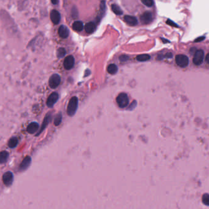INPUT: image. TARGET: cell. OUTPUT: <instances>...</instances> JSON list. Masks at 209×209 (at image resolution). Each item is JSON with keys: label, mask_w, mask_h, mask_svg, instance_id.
Instances as JSON below:
<instances>
[{"label": "cell", "mask_w": 209, "mask_h": 209, "mask_svg": "<svg viewBox=\"0 0 209 209\" xmlns=\"http://www.w3.org/2000/svg\"><path fill=\"white\" fill-rule=\"evenodd\" d=\"M78 98L76 96H73L69 100L67 107V114L69 116L72 117L76 114L78 107Z\"/></svg>", "instance_id": "cell-1"}, {"label": "cell", "mask_w": 209, "mask_h": 209, "mask_svg": "<svg viewBox=\"0 0 209 209\" xmlns=\"http://www.w3.org/2000/svg\"><path fill=\"white\" fill-rule=\"evenodd\" d=\"M117 102L119 107L121 108H124L128 105L129 98L128 95L125 93H121L119 94L117 97Z\"/></svg>", "instance_id": "cell-2"}, {"label": "cell", "mask_w": 209, "mask_h": 209, "mask_svg": "<svg viewBox=\"0 0 209 209\" xmlns=\"http://www.w3.org/2000/svg\"><path fill=\"white\" fill-rule=\"evenodd\" d=\"M177 64L181 67H186L189 64V59L188 57L184 55H178L176 57Z\"/></svg>", "instance_id": "cell-3"}, {"label": "cell", "mask_w": 209, "mask_h": 209, "mask_svg": "<svg viewBox=\"0 0 209 209\" xmlns=\"http://www.w3.org/2000/svg\"><path fill=\"white\" fill-rule=\"evenodd\" d=\"M60 82H61L60 76L57 74H54L50 77L49 80H48V84H49L50 87L52 89H54L60 85Z\"/></svg>", "instance_id": "cell-4"}, {"label": "cell", "mask_w": 209, "mask_h": 209, "mask_svg": "<svg viewBox=\"0 0 209 209\" xmlns=\"http://www.w3.org/2000/svg\"><path fill=\"white\" fill-rule=\"evenodd\" d=\"M3 182L6 186H9L14 182V175L12 172L8 171L4 173L3 176Z\"/></svg>", "instance_id": "cell-5"}, {"label": "cell", "mask_w": 209, "mask_h": 209, "mask_svg": "<svg viewBox=\"0 0 209 209\" xmlns=\"http://www.w3.org/2000/svg\"><path fill=\"white\" fill-rule=\"evenodd\" d=\"M204 52L202 50H199L195 52L193 57V63L196 65L198 66L201 64L204 60Z\"/></svg>", "instance_id": "cell-6"}, {"label": "cell", "mask_w": 209, "mask_h": 209, "mask_svg": "<svg viewBox=\"0 0 209 209\" xmlns=\"http://www.w3.org/2000/svg\"><path fill=\"white\" fill-rule=\"evenodd\" d=\"M59 98L58 94L56 92H54L51 94L48 97L47 100V106L48 107H52L54 104L57 102Z\"/></svg>", "instance_id": "cell-7"}, {"label": "cell", "mask_w": 209, "mask_h": 209, "mask_svg": "<svg viewBox=\"0 0 209 209\" xmlns=\"http://www.w3.org/2000/svg\"><path fill=\"white\" fill-rule=\"evenodd\" d=\"M140 19L143 24H149L153 20V14L150 12H145L141 15Z\"/></svg>", "instance_id": "cell-8"}, {"label": "cell", "mask_w": 209, "mask_h": 209, "mask_svg": "<svg viewBox=\"0 0 209 209\" xmlns=\"http://www.w3.org/2000/svg\"><path fill=\"white\" fill-rule=\"evenodd\" d=\"M74 63H75L74 58L73 56L70 55V56H68V57H67L65 59H64V63H63V65H64V68H65L66 70H70L74 67Z\"/></svg>", "instance_id": "cell-9"}, {"label": "cell", "mask_w": 209, "mask_h": 209, "mask_svg": "<svg viewBox=\"0 0 209 209\" xmlns=\"http://www.w3.org/2000/svg\"><path fill=\"white\" fill-rule=\"evenodd\" d=\"M31 163V158L29 156H26L23 159L22 161L21 164H20L19 166V170L20 171H24L26 170L30 166Z\"/></svg>", "instance_id": "cell-10"}, {"label": "cell", "mask_w": 209, "mask_h": 209, "mask_svg": "<svg viewBox=\"0 0 209 209\" xmlns=\"http://www.w3.org/2000/svg\"><path fill=\"white\" fill-rule=\"evenodd\" d=\"M50 19L54 24H58L61 19V15L59 12L57 10H52L50 12Z\"/></svg>", "instance_id": "cell-11"}, {"label": "cell", "mask_w": 209, "mask_h": 209, "mask_svg": "<svg viewBox=\"0 0 209 209\" xmlns=\"http://www.w3.org/2000/svg\"><path fill=\"white\" fill-rule=\"evenodd\" d=\"M58 34L61 38L65 39L69 36V31L66 26L61 25L58 29Z\"/></svg>", "instance_id": "cell-12"}, {"label": "cell", "mask_w": 209, "mask_h": 209, "mask_svg": "<svg viewBox=\"0 0 209 209\" xmlns=\"http://www.w3.org/2000/svg\"><path fill=\"white\" fill-rule=\"evenodd\" d=\"M39 129V124L36 122H32L30 124L28 125L26 131L29 134H34L35 132L38 131Z\"/></svg>", "instance_id": "cell-13"}, {"label": "cell", "mask_w": 209, "mask_h": 209, "mask_svg": "<svg viewBox=\"0 0 209 209\" xmlns=\"http://www.w3.org/2000/svg\"><path fill=\"white\" fill-rule=\"evenodd\" d=\"M124 20L125 22L130 26H135L138 23L137 19L133 16L125 15L124 17Z\"/></svg>", "instance_id": "cell-14"}, {"label": "cell", "mask_w": 209, "mask_h": 209, "mask_svg": "<svg viewBox=\"0 0 209 209\" xmlns=\"http://www.w3.org/2000/svg\"><path fill=\"white\" fill-rule=\"evenodd\" d=\"M96 25L93 22H89L85 24V29L88 34H92L96 30Z\"/></svg>", "instance_id": "cell-15"}, {"label": "cell", "mask_w": 209, "mask_h": 209, "mask_svg": "<svg viewBox=\"0 0 209 209\" xmlns=\"http://www.w3.org/2000/svg\"><path fill=\"white\" fill-rule=\"evenodd\" d=\"M83 28V24L82 22L76 21L73 24V29L76 31L80 32Z\"/></svg>", "instance_id": "cell-16"}, {"label": "cell", "mask_w": 209, "mask_h": 209, "mask_svg": "<svg viewBox=\"0 0 209 209\" xmlns=\"http://www.w3.org/2000/svg\"><path fill=\"white\" fill-rule=\"evenodd\" d=\"M51 120V116L50 115H46V117H45V118L44 119V121L43 123H42V126H41V128L40 129V131H39L38 134H37L36 136H38V135L39 134H41V132L43 131V130L44 129L46 128V126H47L48 122H50V120Z\"/></svg>", "instance_id": "cell-17"}, {"label": "cell", "mask_w": 209, "mask_h": 209, "mask_svg": "<svg viewBox=\"0 0 209 209\" xmlns=\"http://www.w3.org/2000/svg\"><path fill=\"white\" fill-rule=\"evenodd\" d=\"M9 158V153L6 151H2L0 153V163L4 164L7 161Z\"/></svg>", "instance_id": "cell-18"}, {"label": "cell", "mask_w": 209, "mask_h": 209, "mask_svg": "<svg viewBox=\"0 0 209 209\" xmlns=\"http://www.w3.org/2000/svg\"><path fill=\"white\" fill-rule=\"evenodd\" d=\"M118 71V67L115 64H110L107 67V72L110 74H115Z\"/></svg>", "instance_id": "cell-19"}, {"label": "cell", "mask_w": 209, "mask_h": 209, "mask_svg": "<svg viewBox=\"0 0 209 209\" xmlns=\"http://www.w3.org/2000/svg\"><path fill=\"white\" fill-rule=\"evenodd\" d=\"M111 9L112 11H113V12L114 14H115L116 15H120L123 14V11L121 9L120 7L118 6L117 5V4H112L111 6Z\"/></svg>", "instance_id": "cell-20"}, {"label": "cell", "mask_w": 209, "mask_h": 209, "mask_svg": "<svg viewBox=\"0 0 209 209\" xmlns=\"http://www.w3.org/2000/svg\"><path fill=\"white\" fill-rule=\"evenodd\" d=\"M18 143H19L18 139H17V137H14L11 138L9 141L8 145L10 148H15V147L17 146Z\"/></svg>", "instance_id": "cell-21"}, {"label": "cell", "mask_w": 209, "mask_h": 209, "mask_svg": "<svg viewBox=\"0 0 209 209\" xmlns=\"http://www.w3.org/2000/svg\"><path fill=\"white\" fill-rule=\"evenodd\" d=\"M150 56L148 54H142V55H138L136 57V59L139 61H147L150 59Z\"/></svg>", "instance_id": "cell-22"}, {"label": "cell", "mask_w": 209, "mask_h": 209, "mask_svg": "<svg viewBox=\"0 0 209 209\" xmlns=\"http://www.w3.org/2000/svg\"><path fill=\"white\" fill-rule=\"evenodd\" d=\"M61 120H62V114H61V112H60L56 115L55 119H54V125H55V126H57L60 125V123H61Z\"/></svg>", "instance_id": "cell-23"}, {"label": "cell", "mask_w": 209, "mask_h": 209, "mask_svg": "<svg viewBox=\"0 0 209 209\" xmlns=\"http://www.w3.org/2000/svg\"><path fill=\"white\" fill-rule=\"evenodd\" d=\"M66 50L64 49V48H59L58 49V50H57V57L58 58H63V57H64V56L66 55Z\"/></svg>", "instance_id": "cell-24"}, {"label": "cell", "mask_w": 209, "mask_h": 209, "mask_svg": "<svg viewBox=\"0 0 209 209\" xmlns=\"http://www.w3.org/2000/svg\"><path fill=\"white\" fill-rule=\"evenodd\" d=\"M202 202L205 205L209 206V195L208 194H204L202 196Z\"/></svg>", "instance_id": "cell-25"}, {"label": "cell", "mask_w": 209, "mask_h": 209, "mask_svg": "<svg viewBox=\"0 0 209 209\" xmlns=\"http://www.w3.org/2000/svg\"><path fill=\"white\" fill-rule=\"evenodd\" d=\"M141 1L147 7H151L153 5V0H141Z\"/></svg>", "instance_id": "cell-26"}, {"label": "cell", "mask_w": 209, "mask_h": 209, "mask_svg": "<svg viewBox=\"0 0 209 209\" xmlns=\"http://www.w3.org/2000/svg\"><path fill=\"white\" fill-rule=\"evenodd\" d=\"M119 59H120V61H121V62H125V61H126L127 60H128L129 57L126 55H122L119 57Z\"/></svg>", "instance_id": "cell-27"}, {"label": "cell", "mask_w": 209, "mask_h": 209, "mask_svg": "<svg viewBox=\"0 0 209 209\" xmlns=\"http://www.w3.org/2000/svg\"><path fill=\"white\" fill-rule=\"evenodd\" d=\"M166 23H167V25H170V26H174V27H178L176 23H174V22H173V21H172L171 20H169V19H168V20H167V22H166Z\"/></svg>", "instance_id": "cell-28"}, {"label": "cell", "mask_w": 209, "mask_h": 209, "mask_svg": "<svg viewBox=\"0 0 209 209\" xmlns=\"http://www.w3.org/2000/svg\"><path fill=\"white\" fill-rule=\"evenodd\" d=\"M204 39H205V37H204V36H201V37H199V38H197V39H196V40L195 41V42H201V41H202L204 40Z\"/></svg>", "instance_id": "cell-29"}, {"label": "cell", "mask_w": 209, "mask_h": 209, "mask_svg": "<svg viewBox=\"0 0 209 209\" xmlns=\"http://www.w3.org/2000/svg\"><path fill=\"white\" fill-rule=\"evenodd\" d=\"M205 61L206 62L209 64V54H208L205 57Z\"/></svg>", "instance_id": "cell-30"}, {"label": "cell", "mask_w": 209, "mask_h": 209, "mask_svg": "<svg viewBox=\"0 0 209 209\" xmlns=\"http://www.w3.org/2000/svg\"><path fill=\"white\" fill-rule=\"evenodd\" d=\"M161 39H162V41H163V42H164V43H169V42H170V41H168V40H167V39H164V38H161Z\"/></svg>", "instance_id": "cell-31"}, {"label": "cell", "mask_w": 209, "mask_h": 209, "mask_svg": "<svg viewBox=\"0 0 209 209\" xmlns=\"http://www.w3.org/2000/svg\"><path fill=\"white\" fill-rule=\"evenodd\" d=\"M51 3H52L54 4H58V0H51Z\"/></svg>", "instance_id": "cell-32"}]
</instances>
